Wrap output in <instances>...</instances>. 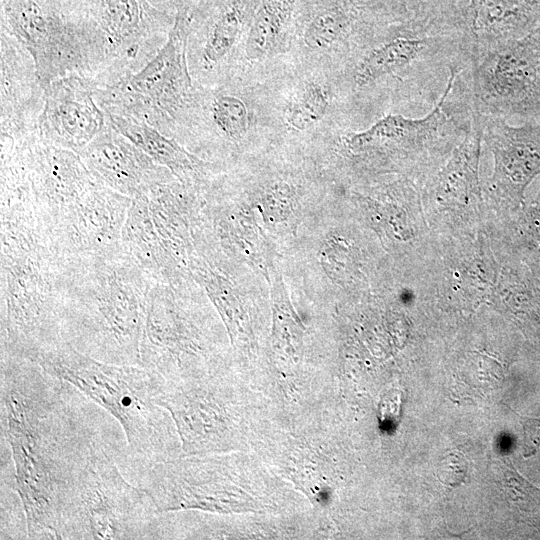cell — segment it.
Instances as JSON below:
<instances>
[{"mask_svg":"<svg viewBox=\"0 0 540 540\" xmlns=\"http://www.w3.org/2000/svg\"><path fill=\"white\" fill-rule=\"evenodd\" d=\"M179 282L152 285L140 343V366L169 381L209 375L216 351L206 317Z\"/></svg>","mask_w":540,"mask_h":540,"instance_id":"obj_9","label":"cell"},{"mask_svg":"<svg viewBox=\"0 0 540 540\" xmlns=\"http://www.w3.org/2000/svg\"><path fill=\"white\" fill-rule=\"evenodd\" d=\"M478 117L482 141L493 156L489 193L499 202L521 206L526 188L540 175V125L527 120L513 126L503 117Z\"/></svg>","mask_w":540,"mask_h":540,"instance_id":"obj_13","label":"cell"},{"mask_svg":"<svg viewBox=\"0 0 540 540\" xmlns=\"http://www.w3.org/2000/svg\"><path fill=\"white\" fill-rule=\"evenodd\" d=\"M1 30L30 55L43 89L69 75L97 83L109 78L103 38L67 0H1Z\"/></svg>","mask_w":540,"mask_h":540,"instance_id":"obj_6","label":"cell"},{"mask_svg":"<svg viewBox=\"0 0 540 540\" xmlns=\"http://www.w3.org/2000/svg\"><path fill=\"white\" fill-rule=\"evenodd\" d=\"M1 431L28 539H59L62 510L92 455L130 459L125 434L103 408L38 363L1 353Z\"/></svg>","mask_w":540,"mask_h":540,"instance_id":"obj_1","label":"cell"},{"mask_svg":"<svg viewBox=\"0 0 540 540\" xmlns=\"http://www.w3.org/2000/svg\"><path fill=\"white\" fill-rule=\"evenodd\" d=\"M429 3L441 5V6H454L458 4L460 0H425Z\"/></svg>","mask_w":540,"mask_h":540,"instance_id":"obj_25","label":"cell"},{"mask_svg":"<svg viewBox=\"0 0 540 540\" xmlns=\"http://www.w3.org/2000/svg\"><path fill=\"white\" fill-rule=\"evenodd\" d=\"M154 282L123 250L67 264L60 284L62 342L104 363L140 365Z\"/></svg>","mask_w":540,"mask_h":540,"instance_id":"obj_3","label":"cell"},{"mask_svg":"<svg viewBox=\"0 0 540 540\" xmlns=\"http://www.w3.org/2000/svg\"><path fill=\"white\" fill-rule=\"evenodd\" d=\"M121 244L123 251L155 282H174L185 274L183 266L161 242L145 195L131 200Z\"/></svg>","mask_w":540,"mask_h":540,"instance_id":"obj_19","label":"cell"},{"mask_svg":"<svg viewBox=\"0 0 540 540\" xmlns=\"http://www.w3.org/2000/svg\"><path fill=\"white\" fill-rule=\"evenodd\" d=\"M207 115L215 130L228 140L237 141L248 131L249 110L238 96L229 93L214 95L208 103Z\"/></svg>","mask_w":540,"mask_h":540,"instance_id":"obj_22","label":"cell"},{"mask_svg":"<svg viewBox=\"0 0 540 540\" xmlns=\"http://www.w3.org/2000/svg\"><path fill=\"white\" fill-rule=\"evenodd\" d=\"M534 121H536L540 125V116Z\"/></svg>","mask_w":540,"mask_h":540,"instance_id":"obj_26","label":"cell"},{"mask_svg":"<svg viewBox=\"0 0 540 540\" xmlns=\"http://www.w3.org/2000/svg\"><path fill=\"white\" fill-rule=\"evenodd\" d=\"M109 120V119H108ZM105 185L131 199L159 183L176 179L110 123L78 153Z\"/></svg>","mask_w":540,"mask_h":540,"instance_id":"obj_15","label":"cell"},{"mask_svg":"<svg viewBox=\"0 0 540 540\" xmlns=\"http://www.w3.org/2000/svg\"><path fill=\"white\" fill-rule=\"evenodd\" d=\"M65 267L31 208L1 206V353L36 362L63 343L60 284Z\"/></svg>","mask_w":540,"mask_h":540,"instance_id":"obj_4","label":"cell"},{"mask_svg":"<svg viewBox=\"0 0 540 540\" xmlns=\"http://www.w3.org/2000/svg\"><path fill=\"white\" fill-rule=\"evenodd\" d=\"M110 414L121 426L130 462L123 474L131 479L141 469L178 456L176 426L158 403L164 378L140 365H117L90 358L61 343L37 359Z\"/></svg>","mask_w":540,"mask_h":540,"instance_id":"obj_5","label":"cell"},{"mask_svg":"<svg viewBox=\"0 0 540 540\" xmlns=\"http://www.w3.org/2000/svg\"><path fill=\"white\" fill-rule=\"evenodd\" d=\"M43 98L32 58L1 30V134L19 136L36 129Z\"/></svg>","mask_w":540,"mask_h":540,"instance_id":"obj_17","label":"cell"},{"mask_svg":"<svg viewBox=\"0 0 540 540\" xmlns=\"http://www.w3.org/2000/svg\"><path fill=\"white\" fill-rule=\"evenodd\" d=\"M177 179L152 186L145 194L150 215L166 250L182 265L195 250L190 189Z\"/></svg>","mask_w":540,"mask_h":540,"instance_id":"obj_18","label":"cell"},{"mask_svg":"<svg viewBox=\"0 0 540 540\" xmlns=\"http://www.w3.org/2000/svg\"><path fill=\"white\" fill-rule=\"evenodd\" d=\"M458 7L471 62L540 24V0H460Z\"/></svg>","mask_w":540,"mask_h":540,"instance_id":"obj_16","label":"cell"},{"mask_svg":"<svg viewBox=\"0 0 540 540\" xmlns=\"http://www.w3.org/2000/svg\"><path fill=\"white\" fill-rule=\"evenodd\" d=\"M331 101V92L325 85L308 83L288 108L287 125L296 131H305L315 126L327 113Z\"/></svg>","mask_w":540,"mask_h":540,"instance_id":"obj_23","label":"cell"},{"mask_svg":"<svg viewBox=\"0 0 540 540\" xmlns=\"http://www.w3.org/2000/svg\"><path fill=\"white\" fill-rule=\"evenodd\" d=\"M103 38L111 82L150 61L167 40L177 12L162 0H67Z\"/></svg>","mask_w":540,"mask_h":540,"instance_id":"obj_11","label":"cell"},{"mask_svg":"<svg viewBox=\"0 0 540 540\" xmlns=\"http://www.w3.org/2000/svg\"><path fill=\"white\" fill-rule=\"evenodd\" d=\"M525 432V455L533 454L540 447V418L523 420Z\"/></svg>","mask_w":540,"mask_h":540,"instance_id":"obj_24","label":"cell"},{"mask_svg":"<svg viewBox=\"0 0 540 540\" xmlns=\"http://www.w3.org/2000/svg\"><path fill=\"white\" fill-rule=\"evenodd\" d=\"M301 0H256L248 24L245 57L260 61L270 56L288 32Z\"/></svg>","mask_w":540,"mask_h":540,"instance_id":"obj_21","label":"cell"},{"mask_svg":"<svg viewBox=\"0 0 540 540\" xmlns=\"http://www.w3.org/2000/svg\"><path fill=\"white\" fill-rule=\"evenodd\" d=\"M474 106L479 114L536 120L540 116V24L471 62Z\"/></svg>","mask_w":540,"mask_h":540,"instance_id":"obj_10","label":"cell"},{"mask_svg":"<svg viewBox=\"0 0 540 540\" xmlns=\"http://www.w3.org/2000/svg\"><path fill=\"white\" fill-rule=\"evenodd\" d=\"M96 82L69 75L44 89L37 133L47 141L79 153L109 124L95 97Z\"/></svg>","mask_w":540,"mask_h":540,"instance_id":"obj_14","label":"cell"},{"mask_svg":"<svg viewBox=\"0 0 540 540\" xmlns=\"http://www.w3.org/2000/svg\"><path fill=\"white\" fill-rule=\"evenodd\" d=\"M159 513L148 493L125 477L116 454L102 448L65 502L59 539H152Z\"/></svg>","mask_w":540,"mask_h":540,"instance_id":"obj_7","label":"cell"},{"mask_svg":"<svg viewBox=\"0 0 540 540\" xmlns=\"http://www.w3.org/2000/svg\"><path fill=\"white\" fill-rule=\"evenodd\" d=\"M131 200L101 182L71 207L49 231L66 265L122 251Z\"/></svg>","mask_w":540,"mask_h":540,"instance_id":"obj_12","label":"cell"},{"mask_svg":"<svg viewBox=\"0 0 540 540\" xmlns=\"http://www.w3.org/2000/svg\"><path fill=\"white\" fill-rule=\"evenodd\" d=\"M375 34L350 69V86L358 96L389 86L400 103L434 106L452 71L471 65L458 4L423 2Z\"/></svg>","mask_w":540,"mask_h":540,"instance_id":"obj_2","label":"cell"},{"mask_svg":"<svg viewBox=\"0 0 540 540\" xmlns=\"http://www.w3.org/2000/svg\"><path fill=\"white\" fill-rule=\"evenodd\" d=\"M111 125L145 152L157 164L167 168L181 183L200 186L207 177V164L180 142L145 121L108 115Z\"/></svg>","mask_w":540,"mask_h":540,"instance_id":"obj_20","label":"cell"},{"mask_svg":"<svg viewBox=\"0 0 540 540\" xmlns=\"http://www.w3.org/2000/svg\"><path fill=\"white\" fill-rule=\"evenodd\" d=\"M192 6L177 11L167 40L143 67L96 85V100L106 114L142 120L169 135L196 92L187 60Z\"/></svg>","mask_w":540,"mask_h":540,"instance_id":"obj_8","label":"cell"}]
</instances>
